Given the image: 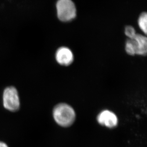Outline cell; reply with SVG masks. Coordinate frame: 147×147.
<instances>
[{
  "mask_svg": "<svg viewBox=\"0 0 147 147\" xmlns=\"http://www.w3.org/2000/svg\"><path fill=\"white\" fill-rule=\"evenodd\" d=\"M147 14L146 13H142L139 17L138 20V24L140 29L145 33L147 34Z\"/></svg>",
  "mask_w": 147,
  "mask_h": 147,
  "instance_id": "7",
  "label": "cell"
},
{
  "mask_svg": "<svg viewBox=\"0 0 147 147\" xmlns=\"http://www.w3.org/2000/svg\"><path fill=\"white\" fill-rule=\"evenodd\" d=\"M0 147H9L5 143H4V142H1L0 141Z\"/></svg>",
  "mask_w": 147,
  "mask_h": 147,
  "instance_id": "10",
  "label": "cell"
},
{
  "mask_svg": "<svg viewBox=\"0 0 147 147\" xmlns=\"http://www.w3.org/2000/svg\"><path fill=\"white\" fill-rule=\"evenodd\" d=\"M98 122L107 128H114L118 125V118L117 115L110 110L101 111L98 115Z\"/></svg>",
  "mask_w": 147,
  "mask_h": 147,
  "instance_id": "4",
  "label": "cell"
},
{
  "mask_svg": "<svg viewBox=\"0 0 147 147\" xmlns=\"http://www.w3.org/2000/svg\"><path fill=\"white\" fill-rule=\"evenodd\" d=\"M125 50L127 53L130 55H134L136 54V49L133 39H129L127 40L126 43Z\"/></svg>",
  "mask_w": 147,
  "mask_h": 147,
  "instance_id": "8",
  "label": "cell"
},
{
  "mask_svg": "<svg viewBox=\"0 0 147 147\" xmlns=\"http://www.w3.org/2000/svg\"><path fill=\"white\" fill-rule=\"evenodd\" d=\"M56 8L59 19L62 22L71 21L76 16V9L71 0H58Z\"/></svg>",
  "mask_w": 147,
  "mask_h": 147,
  "instance_id": "2",
  "label": "cell"
},
{
  "mask_svg": "<svg viewBox=\"0 0 147 147\" xmlns=\"http://www.w3.org/2000/svg\"><path fill=\"white\" fill-rule=\"evenodd\" d=\"M125 33L129 39H132L136 35L134 28L131 26H128L125 28Z\"/></svg>",
  "mask_w": 147,
  "mask_h": 147,
  "instance_id": "9",
  "label": "cell"
},
{
  "mask_svg": "<svg viewBox=\"0 0 147 147\" xmlns=\"http://www.w3.org/2000/svg\"><path fill=\"white\" fill-rule=\"evenodd\" d=\"M134 42L136 49V54L140 55H145L147 54V38L142 35L136 34L132 38Z\"/></svg>",
  "mask_w": 147,
  "mask_h": 147,
  "instance_id": "6",
  "label": "cell"
},
{
  "mask_svg": "<svg viewBox=\"0 0 147 147\" xmlns=\"http://www.w3.org/2000/svg\"><path fill=\"white\" fill-rule=\"evenodd\" d=\"M56 60L61 65H69L74 61V55L70 49L65 47L60 48L56 53Z\"/></svg>",
  "mask_w": 147,
  "mask_h": 147,
  "instance_id": "5",
  "label": "cell"
},
{
  "mask_svg": "<svg viewBox=\"0 0 147 147\" xmlns=\"http://www.w3.org/2000/svg\"><path fill=\"white\" fill-rule=\"evenodd\" d=\"M3 103L4 108L9 111L15 112L19 109V96L16 88L13 86L6 88L3 92Z\"/></svg>",
  "mask_w": 147,
  "mask_h": 147,
  "instance_id": "3",
  "label": "cell"
},
{
  "mask_svg": "<svg viewBox=\"0 0 147 147\" xmlns=\"http://www.w3.org/2000/svg\"><path fill=\"white\" fill-rule=\"evenodd\" d=\"M53 115L55 121L63 127L71 126L76 118V113L73 108L65 103L56 105L53 110Z\"/></svg>",
  "mask_w": 147,
  "mask_h": 147,
  "instance_id": "1",
  "label": "cell"
}]
</instances>
